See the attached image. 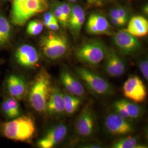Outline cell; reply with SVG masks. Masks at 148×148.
Wrapping results in <instances>:
<instances>
[{
	"mask_svg": "<svg viewBox=\"0 0 148 148\" xmlns=\"http://www.w3.org/2000/svg\"><path fill=\"white\" fill-rule=\"evenodd\" d=\"M36 132L35 121L29 115L21 114L13 119L0 121V135L13 142H30Z\"/></svg>",
	"mask_w": 148,
	"mask_h": 148,
	"instance_id": "6da1fadb",
	"label": "cell"
},
{
	"mask_svg": "<svg viewBox=\"0 0 148 148\" xmlns=\"http://www.w3.org/2000/svg\"><path fill=\"white\" fill-rule=\"evenodd\" d=\"M52 87L49 74L46 69H41L29 85L27 93L29 103L35 111L39 113L46 112Z\"/></svg>",
	"mask_w": 148,
	"mask_h": 148,
	"instance_id": "7a4b0ae2",
	"label": "cell"
},
{
	"mask_svg": "<svg viewBox=\"0 0 148 148\" xmlns=\"http://www.w3.org/2000/svg\"><path fill=\"white\" fill-rule=\"evenodd\" d=\"M46 0H23L12 3L10 21L14 25L22 27L32 17L48 9Z\"/></svg>",
	"mask_w": 148,
	"mask_h": 148,
	"instance_id": "3957f363",
	"label": "cell"
},
{
	"mask_svg": "<svg viewBox=\"0 0 148 148\" xmlns=\"http://www.w3.org/2000/svg\"><path fill=\"white\" fill-rule=\"evenodd\" d=\"M40 47L43 55L54 60L60 58L66 53L69 44L64 35L52 32L41 38Z\"/></svg>",
	"mask_w": 148,
	"mask_h": 148,
	"instance_id": "277c9868",
	"label": "cell"
},
{
	"mask_svg": "<svg viewBox=\"0 0 148 148\" xmlns=\"http://www.w3.org/2000/svg\"><path fill=\"white\" fill-rule=\"evenodd\" d=\"M40 58V54L36 48L27 43H23L14 49L11 60L14 66L29 70L37 67Z\"/></svg>",
	"mask_w": 148,
	"mask_h": 148,
	"instance_id": "5b68a950",
	"label": "cell"
},
{
	"mask_svg": "<svg viewBox=\"0 0 148 148\" xmlns=\"http://www.w3.org/2000/svg\"><path fill=\"white\" fill-rule=\"evenodd\" d=\"M29 86L24 75L14 70L10 71L3 81V94L21 101L27 97Z\"/></svg>",
	"mask_w": 148,
	"mask_h": 148,
	"instance_id": "8992f818",
	"label": "cell"
},
{
	"mask_svg": "<svg viewBox=\"0 0 148 148\" xmlns=\"http://www.w3.org/2000/svg\"><path fill=\"white\" fill-rule=\"evenodd\" d=\"M106 52L104 46L99 41L92 40L86 42L76 49L77 58L84 63L97 65L105 58Z\"/></svg>",
	"mask_w": 148,
	"mask_h": 148,
	"instance_id": "52a82bcc",
	"label": "cell"
},
{
	"mask_svg": "<svg viewBox=\"0 0 148 148\" xmlns=\"http://www.w3.org/2000/svg\"><path fill=\"white\" fill-rule=\"evenodd\" d=\"M76 72L86 85L95 93L99 95H106L111 92L110 84L101 76L88 69L79 68Z\"/></svg>",
	"mask_w": 148,
	"mask_h": 148,
	"instance_id": "ba28073f",
	"label": "cell"
},
{
	"mask_svg": "<svg viewBox=\"0 0 148 148\" xmlns=\"http://www.w3.org/2000/svg\"><path fill=\"white\" fill-rule=\"evenodd\" d=\"M125 96L135 103L143 102L147 97V90L143 81L137 76H130L123 86Z\"/></svg>",
	"mask_w": 148,
	"mask_h": 148,
	"instance_id": "9c48e42d",
	"label": "cell"
},
{
	"mask_svg": "<svg viewBox=\"0 0 148 148\" xmlns=\"http://www.w3.org/2000/svg\"><path fill=\"white\" fill-rule=\"evenodd\" d=\"M113 41L122 53L124 54H132L137 52L140 47V43L136 37L126 30H120L115 33Z\"/></svg>",
	"mask_w": 148,
	"mask_h": 148,
	"instance_id": "30bf717a",
	"label": "cell"
},
{
	"mask_svg": "<svg viewBox=\"0 0 148 148\" xmlns=\"http://www.w3.org/2000/svg\"><path fill=\"white\" fill-rule=\"evenodd\" d=\"M68 128L63 123L51 128L37 142L38 147L52 148L61 143L66 137Z\"/></svg>",
	"mask_w": 148,
	"mask_h": 148,
	"instance_id": "8fae6325",
	"label": "cell"
},
{
	"mask_svg": "<svg viewBox=\"0 0 148 148\" xmlns=\"http://www.w3.org/2000/svg\"><path fill=\"white\" fill-rule=\"evenodd\" d=\"M106 127L109 132L114 135H123L132 132L133 128L126 119L118 114H111L106 117Z\"/></svg>",
	"mask_w": 148,
	"mask_h": 148,
	"instance_id": "7c38bea8",
	"label": "cell"
},
{
	"mask_svg": "<svg viewBox=\"0 0 148 148\" xmlns=\"http://www.w3.org/2000/svg\"><path fill=\"white\" fill-rule=\"evenodd\" d=\"M87 31L92 35L113 34V29L109 21L104 16L99 14H92L88 19L86 25Z\"/></svg>",
	"mask_w": 148,
	"mask_h": 148,
	"instance_id": "4fadbf2b",
	"label": "cell"
},
{
	"mask_svg": "<svg viewBox=\"0 0 148 148\" xmlns=\"http://www.w3.org/2000/svg\"><path fill=\"white\" fill-rule=\"evenodd\" d=\"M105 70L111 77H119L125 73L126 66L124 62L117 54L110 52L106 54Z\"/></svg>",
	"mask_w": 148,
	"mask_h": 148,
	"instance_id": "5bb4252c",
	"label": "cell"
},
{
	"mask_svg": "<svg viewBox=\"0 0 148 148\" xmlns=\"http://www.w3.org/2000/svg\"><path fill=\"white\" fill-rule=\"evenodd\" d=\"M95 120L92 111L89 108L85 109L81 114L76 123V130L81 136L87 137L93 131Z\"/></svg>",
	"mask_w": 148,
	"mask_h": 148,
	"instance_id": "9a60e30c",
	"label": "cell"
},
{
	"mask_svg": "<svg viewBox=\"0 0 148 148\" xmlns=\"http://www.w3.org/2000/svg\"><path fill=\"white\" fill-rule=\"evenodd\" d=\"M13 24L5 15L0 12V50L11 48L13 38Z\"/></svg>",
	"mask_w": 148,
	"mask_h": 148,
	"instance_id": "2e32d148",
	"label": "cell"
},
{
	"mask_svg": "<svg viewBox=\"0 0 148 148\" xmlns=\"http://www.w3.org/2000/svg\"><path fill=\"white\" fill-rule=\"evenodd\" d=\"M63 94L57 87H52L48 100L46 112L51 115H57L64 112Z\"/></svg>",
	"mask_w": 148,
	"mask_h": 148,
	"instance_id": "e0dca14e",
	"label": "cell"
},
{
	"mask_svg": "<svg viewBox=\"0 0 148 148\" xmlns=\"http://www.w3.org/2000/svg\"><path fill=\"white\" fill-rule=\"evenodd\" d=\"M85 21V13L84 9L79 5H74L71 8L68 25L74 35L76 36L79 34Z\"/></svg>",
	"mask_w": 148,
	"mask_h": 148,
	"instance_id": "ac0fdd59",
	"label": "cell"
},
{
	"mask_svg": "<svg viewBox=\"0 0 148 148\" xmlns=\"http://www.w3.org/2000/svg\"><path fill=\"white\" fill-rule=\"evenodd\" d=\"M60 80L65 88L74 95L82 96L85 90L82 84L67 71H63L60 74Z\"/></svg>",
	"mask_w": 148,
	"mask_h": 148,
	"instance_id": "d6986e66",
	"label": "cell"
},
{
	"mask_svg": "<svg viewBox=\"0 0 148 148\" xmlns=\"http://www.w3.org/2000/svg\"><path fill=\"white\" fill-rule=\"evenodd\" d=\"M126 30L135 37H143L148 33V20L142 16H134L129 21Z\"/></svg>",
	"mask_w": 148,
	"mask_h": 148,
	"instance_id": "ffe728a7",
	"label": "cell"
},
{
	"mask_svg": "<svg viewBox=\"0 0 148 148\" xmlns=\"http://www.w3.org/2000/svg\"><path fill=\"white\" fill-rule=\"evenodd\" d=\"M114 148H144L145 146L138 144L137 140L132 137L123 138L117 140L112 146Z\"/></svg>",
	"mask_w": 148,
	"mask_h": 148,
	"instance_id": "44dd1931",
	"label": "cell"
},
{
	"mask_svg": "<svg viewBox=\"0 0 148 148\" xmlns=\"http://www.w3.org/2000/svg\"><path fill=\"white\" fill-rule=\"evenodd\" d=\"M64 110L68 114H74L79 109L80 101L79 99L73 95H64Z\"/></svg>",
	"mask_w": 148,
	"mask_h": 148,
	"instance_id": "7402d4cb",
	"label": "cell"
},
{
	"mask_svg": "<svg viewBox=\"0 0 148 148\" xmlns=\"http://www.w3.org/2000/svg\"><path fill=\"white\" fill-rule=\"evenodd\" d=\"M43 22L38 19H34L29 21L27 25L26 32L28 35L35 36L40 35L43 30Z\"/></svg>",
	"mask_w": 148,
	"mask_h": 148,
	"instance_id": "603a6c76",
	"label": "cell"
},
{
	"mask_svg": "<svg viewBox=\"0 0 148 148\" xmlns=\"http://www.w3.org/2000/svg\"><path fill=\"white\" fill-rule=\"evenodd\" d=\"M121 101L127 111L129 118L136 119L140 116L141 110L137 105L126 100L123 99Z\"/></svg>",
	"mask_w": 148,
	"mask_h": 148,
	"instance_id": "cb8c5ba5",
	"label": "cell"
},
{
	"mask_svg": "<svg viewBox=\"0 0 148 148\" xmlns=\"http://www.w3.org/2000/svg\"><path fill=\"white\" fill-rule=\"evenodd\" d=\"M0 112L5 119V120H9L14 118L11 107L4 95L2 96L0 103Z\"/></svg>",
	"mask_w": 148,
	"mask_h": 148,
	"instance_id": "d4e9b609",
	"label": "cell"
},
{
	"mask_svg": "<svg viewBox=\"0 0 148 148\" xmlns=\"http://www.w3.org/2000/svg\"><path fill=\"white\" fill-rule=\"evenodd\" d=\"M3 95L5 96V98L11 107V110L13 114L14 118L21 115L22 114V111L19 101L5 94H3Z\"/></svg>",
	"mask_w": 148,
	"mask_h": 148,
	"instance_id": "484cf974",
	"label": "cell"
},
{
	"mask_svg": "<svg viewBox=\"0 0 148 148\" xmlns=\"http://www.w3.org/2000/svg\"><path fill=\"white\" fill-rule=\"evenodd\" d=\"M52 13L58 22L62 25H63L64 27H66L68 25V21L66 19L65 16L64 15L60 3L57 4L55 5L54 8H53Z\"/></svg>",
	"mask_w": 148,
	"mask_h": 148,
	"instance_id": "4316f807",
	"label": "cell"
},
{
	"mask_svg": "<svg viewBox=\"0 0 148 148\" xmlns=\"http://www.w3.org/2000/svg\"><path fill=\"white\" fill-rule=\"evenodd\" d=\"M109 15L111 18H119L128 20V15L126 11L123 8H116L112 10Z\"/></svg>",
	"mask_w": 148,
	"mask_h": 148,
	"instance_id": "83f0119b",
	"label": "cell"
},
{
	"mask_svg": "<svg viewBox=\"0 0 148 148\" xmlns=\"http://www.w3.org/2000/svg\"><path fill=\"white\" fill-rule=\"evenodd\" d=\"M114 108L117 112V114H119L121 116L123 117L125 119L129 118L127 111L123 105L121 101H117L114 104Z\"/></svg>",
	"mask_w": 148,
	"mask_h": 148,
	"instance_id": "f1b7e54d",
	"label": "cell"
},
{
	"mask_svg": "<svg viewBox=\"0 0 148 148\" xmlns=\"http://www.w3.org/2000/svg\"><path fill=\"white\" fill-rule=\"evenodd\" d=\"M138 66L141 73L145 79H148V62L147 60L144 59L140 60L138 63Z\"/></svg>",
	"mask_w": 148,
	"mask_h": 148,
	"instance_id": "f546056e",
	"label": "cell"
},
{
	"mask_svg": "<svg viewBox=\"0 0 148 148\" xmlns=\"http://www.w3.org/2000/svg\"><path fill=\"white\" fill-rule=\"evenodd\" d=\"M57 21V18L54 16L52 12H47L44 13L43 16V24L44 26L46 27L48 24L52 21Z\"/></svg>",
	"mask_w": 148,
	"mask_h": 148,
	"instance_id": "4dcf8cb0",
	"label": "cell"
},
{
	"mask_svg": "<svg viewBox=\"0 0 148 148\" xmlns=\"http://www.w3.org/2000/svg\"><path fill=\"white\" fill-rule=\"evenodd\" d=\"M60 4L61 5L64 15L65 16L66 19L68 21V22H69L70 16L71 15V8H70V5L66 3H61Z\"/></svg>",
	"mask_w": 148,
	"mask_h": 148,
	"instance_id": "1f68e13d",
	"label": "cell"
},
{
	"mask_svg": "<svg viewBox=\"0 0 148 148\" xmlns=\"http://www.w3.org/2000/svg\"><path fill=\"white\" fill-rule=\"evenodd\" d=\"M111 21L114 25L118 27H121L126 24L127 21L119 18H111Z\"/></svg>",
	"mask_w": 148,
	"mask_h": 148,
	"instance_id": "d6a6232c",
	"label": "cell"
},
{
	"mask_svg": "<svg viewBox=\"0 0 148 148\" xmlns=\"http://www.w3.org/2000/svg\"><path fill=\"white\" fill-rule=\"evenodd\" d=\"M46 27L51 31H53V32L57 31L59 29L58 21H52L49 24H48Z\"/></svg>",
	"mask_w": 148,
	"mask_h": 148,
	"instance_id": "836d02e7",
	"label": "cell"
},
{
	"mask_svg": "<svg viewBox=\"0 0 148 148\" xmlns=\"http://www.w3.org/2000/svg\"><path fill=\"white\" fill-rule=\"evenodd\" d=\"M5 63V60L4 59L0 58V69H1V66L4 64Z\"/></svg>",
	"mask_w": 148,
	"mask_h": 148,
	"instance_id": "e575fe53",
	"label": "cell"
},
{
	"mask_svg": "<svg viewBox=\"0 0 148 148\" xmlns=\"http://www.w3.org/2000/svg\"><path fill=\"white\" fill-rule=\"evenodd\" d=\"M23 1V0H13V2H17V1Z\"/></svg>",
	"mask_w": 148,
	"mask_h": 148,
	"instance_id": "d590c367",
	"label": "cell"
},
{
	"mask_svg": "<svg viewBox=\"0 0 148 148\" xmlns=\"http://www.w3.org/2000/svg\"><path fill=\"white\" fill-rule=\"evenodd\" d=\"M69 1H70L71 2H75V1H76L77 0H69Z\"/></svg>",
	"mask_w": 148,
	"mask_h": 148,
	"instance_id": "8d00e7d4",
	"label": "cell"
},
{
	"mask_svg": "<svg viewBox=\"0 0 148 148\" xmlns=\"http://www.w3.org/2000/svg\"><path fill=\"white\" fill-rule=\"evenodd\" d=\"M8 1H11V0H8ZM13 1V0H12Z\"/></svg>",
	"mask_w": 148,
	"mask_h": 148,
	"instance_id": "74e56055",
	"label": "cell"
}]
</instances>
